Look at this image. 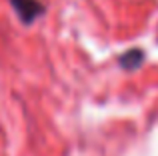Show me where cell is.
Returning <instances> with one entry per match:
<instances>
[{"mask_svg": "<svg viewBox=\"0 0 158 156\" xmlns=\"http://www.w3.org/2000/svg\"><path fill=\"white\" fill-rule=\"evenodd\" d=\"M142 62H144V52L140 48H130L118 56V64L124 70H136V68H140Z\"/></svg>", "mask_w": 158, "mask_h": 156, "instance_id": "2", "label": "cell"}, {"mask_svg": "<svg viewBox=\"0 0 158 156\" xmlns=\"http://www.w3.org/2000/svg\"><path fill=\"white\" fill-rule=\"evenodd\" d=\"M14 12L18 14L20 22L22 24H32L44 14L46 6L40 0H10Z\"/></svg>", "mask_w": 158, "mask_h": 156, "instance_id": "1", "label": "cell"}]
</instances>
